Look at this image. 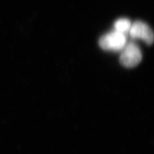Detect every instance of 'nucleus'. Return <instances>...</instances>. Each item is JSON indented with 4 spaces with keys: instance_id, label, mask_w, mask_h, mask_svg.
<instances>
[{
    "instance_id": "nucleus-1",
    "label": "nucleus",
    "mask_w": 154,
    "mask_h": 154,
    "mask_svg": "<svg viewBox=\"0 0 154 154\" xmlns=\"http://www.w3.org/2000/svg\"><path fill=\"white\" fill-rule=\"evenodd\" d=\"M126 44V38L123 33L115 31L106 34L99 39V44L105 50H119Z\"/></svg>"
},
{
    "instance_id": "nucleus-2",
    "label": "nucleus",
    "mask_w": 154,
    "mask_h": 154,
    "mask_svg": "<svg viewBox=\"0 0 154 154\" xmlns=\"http://www.w3.org/2000/svg\"><path fill=\"white\" fill-rule=\"evenodd\" d=\"M141 51L135 44L127 45L120 57L119 61L122 65L126 67H133L138 65L142 60Z\"/></svg>"
},
{
    "instance_id": "nucleus-3",
    "label": "nucleus",
    "mask_w": 154,
    "mask_h": 154,
    "mask_svg": "<svg viewBox=\"0 0 154 154\" xmlns=\"http://www.w3.org/2000/svg\"><path fill=\"white\" fill-rule=\"evenodd\" d=\"M130 35L134 38H141L149 45L154 42V32L148 25L142 22H134L130 29Z\"/></svg>"
},
{
    "instance_id": "nucleus-4",
    "label": "nucleus",
    "mask_w": 154,
    "mask_h": 154,
    "mask_svg": "<svg viewBox=\"0 0 154 154\" xmlns=\"http://www.w3.org/2000/svg\"><path fill=\"white\" fill-rule=\"evenodd\" d=\"M114 26L116 31L123 33L130 30L131 24L128 19L121 18L116 21Z\"/></svg>"
}]
</instances>
